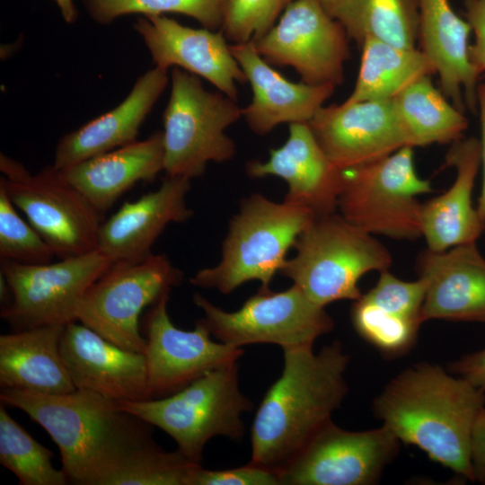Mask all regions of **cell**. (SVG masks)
<instances>
[{"label":"cell","mask_w":485,"mask_h":485,"mask_svg":"<svg viewBox=\"0 0 485 485\" xmlns=\"http://www.w3.org/2000/svg\"><path fill=\"white\" fill-rule=\"evenodd\" d=\"M0 400L46 430L74 484L129 485L166 452L154 440L152 425L92 392L50 395L2 389Z\"/></svg>","instance_id":"1"},{"label":"cell","mask_w":485,"mask_h":485,"mask_svg":"<svg viewBox=\"0 0 485 485\" xmlns=\"http://www.w3.org/2000/svg\"><path fill=\"white\" fill-rule=\"evenodd\" d=\"M484 407L485 392L425 362L396 375L373 402L375 415L400 442L470 481L472 434Z\"/></svg>","instance_id":"2"},{"label":"cell","mask_w":485,"mask_h":485,"mask_svg":"<svg viewBox=\"0 0 485 485\" xmlns=\"http://www.w3.org/2000/svg\"><path fill=\"white\" fill-rule=\"evenodd\" d=\"M280 376L266 392L251 430V463L278 474L329 421L347 392L349 357L338 340L313 348H284Z\"/></svg>","instance_id":"3"},{"label":"cell","mask_w":485,"mask_h":485,"mask_svg":"<svg viewBox=\"0 0 485 485\" xmlns=\"http://www.w3.org/2000/svg\"><path fill=\"white\" fill-rule=\"evenodd\" d=\"M314 216L306 207L275 202L260 193L243 198L229 221L220 261L197 271L190 284L224 295L252 280L269 289L287 251Z\"/></svg>","instance_id":"4"},{"label":"cell","mask_w":485,"mask_h":485,"mask_svg":"<svg viewBox=\"0 0 485 485\" xmlns=\"http://www.w3.org/2000/svg\"><path fill=\"white\" fill-rule=\"evenodd\" d=\"M294 248L295 254L279 273L322 307L358 299L361 278L371 271L388 270L392 263L383 243L337 212L314 216Z\"/></svg>","instance_id":"5"},{"label":"cell","mask_w":485,"mask_h":485,"mask_svg":"<svg viewBox=\"0 0 485 485\" xmlns=\"http://www.w3.org/2000/svg\"><path fill=\"white\" fill-rule=\"evenodd\" d=\"M238 369V363L216 369L165 397L119 402L169 435L186 458L201 463L211 438L237 440L245 434L242 415L251 410L253 402L240 390Z\"/></svg>","instance_id":"6"},{"label":"cell","mask_w":485,"mask_h":485,"mask_svg":"<svg viewBox=\"0 0 485 485\" xmlns=\"http://www.w3.org/2000/svg\"><path fill=\"white\" fill-rule=\"evenodd\" d=\"M241 117L236 100L205 90L198 75L174 67L163 115L166 175L191 180L201 176L208 163L233 159L236 146L225 129Z\"/></svg>","instance_id":"7"},{"label":"cell","mask_w":485,"mask_h":485,"mask_svg":"<svg viewBox=\"0 0 485 485\" xmlns=\"http://www.w3.org/2000/svg\"><path fill=\"white\" fill-rule=\"evenodd\" d=\"M432 191L431 182L417 173L413 147L406 146L382 159L344 169L338 209L373 235L415 240L422 236L418 197Z\"/></svg>","instance_id":"8"},{"label":"cell","mask_w":485,"mask_h":485,"mask_svg":"<svg viewBox=\"0 0 485 485\" xmlns=\"http://www.w3.org/2000/svg\"><path fill=\"white\" fill-rule=\"evenodd\" d=\"M182 280V271L164 254L112 263L79 300L75 320L124 349L145 354L143 310Z\"/></svg>","instance_id":"9"},{"label":"cell","mask_w":485,"mask_h":485,"mask_svg":"<svg viewBox=\"0 0 485 485\" xmlns=\"http://www.w3.org/2000/svg\"><path fill=\"white\" fill-rule=\"evenodd\" d=\"M3 185L13 205L60 259L98 249L100 213L53 165L31 174L20 162L0 156Z\"/></svg>","instance_id":"10"},{"label":"cell","mask_w":485,"mask_h":485,"mask_svg":"<svg viewBox=\"0 0 485 485\" xmlns=\"http://www.w3.org/2000/svg\"><path fill=\"white\" fill-rule=\"evenodd\" d=\"M193 302L203 312L200 320L211 335L236 348L261 343L282 349L313 348L320 336L334 327L324 307L294 284L281 292L260 287L234 312L225 311L198 293Z\"/></svg>","instance_id":"11"},{"label":"cell","mask_w":485,"mask_h":485,"mask_svg":"<svg viewBox=\"0 0 485 485\" xmlns=\"http://www.w3.org/2000/svg\"><path fill=\"white\" fill-rule=\"evenodd\" d=\"M111 265L98 249L57 262L24 264L1 260V273L12 296L1 308V318L15 331L75 322L79 300Z\"/></svg>","instance_id":"12"},{"label":"cell","mask_w":485,"mask_h":485,"mask_svg":"<svg viewBox=\"0 0 485 485\" xmlns=\"http://www.w3.org/2000/svg\"><path fill=\"white\" fill-rule=\"evenodd\" d=\"M348 40L343 26L317 0H294L253 42L269 64L292 66L304 83L337 86L350 57Z\"/></svg>","instance_id":"13"},{"label":"cell","mask_w":485,"mask_h":485,"mask_svg":"<svg viewBox=\"0 0 485 485\" xmlns=\"http://www.w3.org/2000/svg\"><path fill=\"white\" fill-rule=\"evenodd\" d=\"M384 426L345 430L329 420L279 472L280 485H372L399 451Z\"/></svg>","instance_id":"14"},{"label":"cell","mask_w":485,"mask_h":485,"mask_svg":"<svg viewBox=\"0 0 485 485\" xmlns=\"http://www.w3.org/2000/svg\"><path fill=\"white\" fill-rule=\"evenodd\" d=\"M170 293L150 306L144 321L145 352L150 399L173 394L201 376L237 363L242 348L216 342L198 320L185 331L172 323L167 310Z\"/></svg>","instance_id":"15"},{"label":"cell","mask_w":485,"mask_h":485,"mask_svg":"<svg viewBox=\"0 0 485 485\" xmlns=\"http://www.w3.org/2000/svg\"><path fill=\"white\" fill-rule=\"evenodd\" d=\"M307 124L328 158L342 170L408 146L392 99L323 105Z\"/></svg>","instance_id":"16"},{"label":"cell","mask_w":485,"mask_h":485,"mask_svg":"<svg viewBox=\"0 0 485 485\" xmlns=\"http://www.w3.org/2000/svg\"><path fill=\"white\" fill-rule=\"evenodd\" d=\"M155 66H176L207 79L226 96L237 100V84L247 78L233 57L224 32L193 29L161 15H145L135 23Z\"/></svg>","instance_id":"17"},{"label":"cell","mask_w":485,"mask_h":485,"mask_svg":"<svg viewBox=\"0 0 485 485\" xmlns=\"http://www.w3.org/2000/svg\"><path fill=\"white\" fill-rule=\"evenodd\" d=\"M60 351L76 390L116 401L150 399L145 354L124 349L77 321L66 325Z\"/></svg>","instance_id":"18"},{"label":"cell","mask_w":485,"mask_h":485,"mask_svg":"<svg viewBox=\"0 0 485 485\" xmlns=\"http://www.w3.org/2000/svg\"><path fill=\"white\" fill-rule=\"evenodd\" d=\"M246 172L251 178H281L288 187L284 200L315 216L337 212L343 170L328 158L307 123L289 124L285 144L271 149L264 162H248Z\"/></svg>","instance_id":"19"},{"label":"cell","mask_w":485,"mask_h":485,"mask_svg":"<svg viewBox=\"0 0 485 485\" xmlns=\"http://www.w3.org/2000/svg\"><path fill=\"white\" fill-rule=\"evenodd\" d=\"M190 190V179L166 175L157 190L125 202L102 222L98 250L112 263L146 258L169 224L183 223L192 216L193 211L187 204Z\"/></svg>","instance_id":"20"},{"label":"cell","mask_w":485,"mask_h":485,"mask_svg":"<svg viewBox=\"0 0 485 485\" xmlns=\"http://www.w3.org/2000/svg\"><path fill=\"white\" fill-rule=\"evenodd\" d=\"M417 271L427 283L424 322L485 323V258L476 242L443 251L427 249L418 257Z\"/></svg>","instance_id":"21"},{"label":"cell","mask_w":485,"mask_h":485,"mask_svg":"<svg viewBox=\"0 0 485 485\" xmlns=\"http://www.w3.org/2000/svg\"><path fill=\"white\" fill-rule=\"evenodd\" d=\"M229 47L252 89L242 117L254 134L267 135L282 123H308L334 93L332 84L286 79L259 54L253 40Z\"/></svg>","instance_id":"22"},{"label":"cell","mask_w":485,"mask_h":485,"mask_svg":"<svg viewBox=\"0 0 485 485\" xmlns=\"http://www.w3.org/2000/svg\"><path fill=\"white\" fill-rule=\"evenodd\" d=\"M481 163L480 139L470 137L452 143L444 166L455 169L453 185L439 196L421 203V234L428 250L446 251L476 242L481 235L485 225L472 202Z\"/></svg>","instance_id":"23"},{"label":"cell","mask_w":485,"mask_h":485,"mask_svg":"<svg viewBox=\"0 0 485 485\" xmlns=\"http://www.w3.org/2000/svg\"><path fill=\"white\" fill-rule=\"evenodd\" d=\"M419 49L438 75L442 93L459 110H478L479 76L469 58L472 27L448 0H419Z\"/></svg>","instance_id":"24"},{"label":"cell","mask_w":485,"mask_h":485,"mask_svg":"<svg viewBox=\"0 0 485 485\" xmlns=\"http://www.w3.org/2000/svg\"><path fill=\"white\" fill-rule=\"evenodd\" d=\"M167 83V70L157 66L141 75L129 94L116 108L59 140L52 165L57 170H64L137 141L142 123Z\"/></svg>","instance_id":"25"},{"label":"cell","mask_w":485,"mask_h":485,"mask_svg":"<svg viewBox=\"0 0 485 485\" xmlns=\"http://www.w3.org/2000/svg\"><path fill=\"white\" fill-rule=\"evenodd\" d=\"M101 214L139 181L164 171L163 132L59 170Z\"/></svg>","instance_id":"26"},{"label":"cell","mask_w":485,"mask_h":485,"mask_svg":"<svg viewBox=\"0 0 485 485\" xmlns=\"http://www.w3.org/2000/svg\"><path fill=\"white\" fill-rule=\"evenodd\" d=\"M66 325H45L0 336V385L60 395L76 390L62 358Z\"/></svg>","instance_id":"27"},{"label":"cell","mask_w":485,"mask_h":485,"mask_svg":"<svg viewBox=\"0 0 485 485\" xmlns=\"http://www.w3.org/2000/svg\"><path fill=\"white\" fill-rule=\"evenodd\" d=\"M424 75L399 93L393 106L409 146L452 144L468 128L464 113Z\"/></svg>","instance_id":"28"},{"label":"cell","mask_w":485,"mask_h":485,"mask_svg":"<svg viewBox=\"0 0 485 485\" xmlns=\"http://www.w3.org/2000/svg\"><path fill=\"white\" fill-rule=\"evenodd\" d=\"M355 87L345 102L393 99L410 84L424 75H433L436 68L417 48H405L383 41L367 40Z\"/></svg>","instance_id":"29"},{"label":"cell","mask_w":485,"mask_h":485,"mask_svg":"<svg viewBox=\"0 0 485 485\" xmlns=\"http://www.w3.org/2000/svg\"><path fill=\"white\" fill-rule=\"evenodd\" d=\"M358 47L367 40L416 48L419 0H340L331 13Z\"/></svg>","instance_id":"30"},{"label":"cell","mask_w":485,"mask_h":485,"mask_svg":"<svg viewBox=\"0 0 485 485\" xmlns=\"http://www.w3.org/2000/svg\"><path fill=\"white\" fill-rule=\"evenodd\" d=\"M53 452L37 442L0 405V463L13 473L21 485H65L64 470L51 463Z\"/></svg>","instance_id":"31"},{"label":"cell","mask_w":485,"mask_h":485,"mask_svg":"<svg viewBox=\"0 0 485 485\" xmlns=\"http://www.w3.org/2000/svg\"><path fill=\"white\" fill-rule=\"evenodd\" d=\"M350 320L356 332L388 357L401 356L415 345L421 322L382 308L361 296L353 301Z\"/></svg>","instance_id":"32"},{"label":"cell","mask_w":485,"mask_h":485,"mask_svg":"<svg viewBox=\"0 0 485 485\" xmlns=\"http://www.w3.org/2000/svg\"><path fill=\"white\" fill-rule=\"evenodd\" d=\"M93 17L101 23L128 13L161 15L181 13L194 18L204 28L219 31L223 24V0H87Z\"/></svg>","instance_id":"33"},{"label":"cell","mask_w":485,"mask_h":485,"mask_svg":"<svg viewBox=\"0 0 485 485\" xmlns=\"http://www.w3.org/2000/svg\"><path fill=\"white\" fill-rule=\"evenodd\" d=\"M55 256L39 232L20 216L0 184V260L40 264L50 262Z\"/></svg>","instance_id":"34"},{"label":"cell","mask_w":485,"mask_h":485,"mask_svg":"<svg viewBox=\"0 0 485 485\" xmlns=\"http://www.w3.org/2000/svg\"><path fill=\"white\" fill-rule=\"evenodd\" d=\"M294 0H223L221 31L232 43L256 40L278 21Z\"/></svg>","instance_id":"35"},{"label":"cell","mask_w":485,"mask_h":485,"mask_svg":"<svg viewBox=\"0 0 485 485\" xmlns=\"http://www.w3.org/2000/svg\"><path fill=\"white\" fill-rule=\"evenodd\" d=\"M191 485H280V479L277 472L250 462L227 470H207L200 465Z\"/></svg>","instance_id":"36"},{"label":"cell","mask_w":485,"mask_h":485,"mask_svg":"<svg viewBox=\"0 0 485 485\" xmlns=\"http://www.w3.org/2000/svg\"><path fill=\"white\" fill-rule=\"evenodd\" d=\"M463 6L475 37L474 44L469 46V58L480 77L485 74V0H463Z\"/></svg>","instance_id":"37"},{"label":"cell","mask_w":485,"mask_h":485,"mask_svg":"<svg viewBox=\"0 0 485 485\" xmlns=\"http://www.w3.org/2000/svg\"><path fill=\"white\" fill-rule=\"evenodd\" d=\"M449 371L467 380L474 387L485 392V348L466 354L449 366Z\"/></svg>","instance_id":"38"},{"label":"cell","mask_w":485,"mask_h":485,"mask_svg":"<svg viewBox=\"0 0 485 485\" xmlns=\"http://www.w3.org/2000/svg\"><path fill=\"white\" fill-rule=\"evenodd\" d=\"M471 463L474 481L485 484V407L478 415L472 429Z\"/></svg>","instance_id":"39"},{"label":"cell","mask_w":485,"mask_h":485,"mask_svg":"<svg viewBox=\"0 0 485 485\" xmlns=\"http://www.w3.org/2000/svg\"><path fill=\"white\" fill-rule=\"evenodd\" d=\"M478 110L481 119V149L482 164V187L478 199L477 212L481 220L485 225V83L480 84L477 88Z\"/></svg>","instance_id":"40"},{"label":"cell","mask_w":485,"mask_h":485,"mask_svg":"<svg viewBox=\"0 0 485 485\" xmlns=\"http://www.w3.org/2000/svg\"><path fill=\"white\" fill-rule=\"evenodd\" d=\"M58 5L63 18L67 22H73L77 17V11L72 0H55Z\"/></svg>","instance_id":"41"},{"label":"cell","mask_w":485,"mask_h":485,"mask_svg":"<svg viewBox=\"0 0 485 485\" xmlns=\"http://www.w3.org/2000/svg\"><path fill=\"white\" fill-rule=\"evenodd\" d=\"M327 13L331 16V13L340 0H317Z\"/></svg>","instance_id":"42"}]
</instances>
